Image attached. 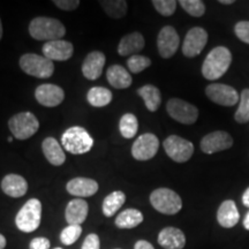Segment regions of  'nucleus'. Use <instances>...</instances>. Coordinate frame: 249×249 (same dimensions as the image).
Here are the masks:
<instances>
[{"instance_id": "obj_1", "label": "nucleus", "mask_w": 249, "mask_h": 249, "mask_svg": "<svg viewBox=\"0 0 249 249\" xmlns=\"http://www.w3.org/2000/svg\"><path fill=\"white\" fill-rule=\"evenodd\" d=\"M232 62V53L225 46H217L208 53L202 65V74L207 80L220 79Z\"/></svg>"}, {"instance_id": "obj_2", "label": "nucleus", "mask_w": 249, "mask_h": 249, "mask_svg": "<svg viewBox=\"0 0 249 249\" xmlns=\"http://www.w3.org/2000/svg\"><path fill=\"white\" fill-rule=\"evenodd\" d=\"M29 34L37 40L51 42L61 39L66 34V28L57 18L38 17L30 22Z\"/></svg>"}, {"instance_id": "obj_3", "label": "nucleus", "mask_w": 249, "mask_h": 249, "mask_svg": "<svg viewBox=\"0 0 249 249\" xmlns=\"http://www.w3.org/2000/svg\"><path fill=\"white\" fill-rule=\"evenodd\" d=\"M61 144L71 154L83 155L91 150L93 139L83 127L73 126L62 134Z\"/></svg>"}, {"instance_id": "obj_4", "label": "nucleus", "mask_w": 249, "mask_h": 249, "mask_svg": "<svg viewBox=\"0 0 249 249\" xmlns=\"http://www.w3.org/2000/svg\"><path fill=\"white\" fill-rule=\"evenodd\" d=\"M40 218H42V203L37 198H30L18 213L15 217V224L20 231L31 233L39 227Z\"/></svg>"}, {"instance_id": "obj_5", "label": "nucleus", "mask_w": 249, "mask_h": 249, "mask_svg": "<svg viewBox=\"0 0 249 249\" xmlns=\"http://www.w3.org/2000/svg\"><path fill=\"white\" fill-rule=\"evenodd\" d=\"M20 67L28 75L38 79H49L54 73L53 61L35 53L23 54L20 58Z\"/></svg>"}, {"instance_id": "obj_6", "label": "nucleus", "mask_w": 249, "mask_h": 249, "mask_svg": "<svg viewBox=\"0 0 249 249\" xmlns=\"http://www.w3.org/2000/svg\"><path fill=\"white\" fill-rule=\"evenodd\" d=\"M150 203L158 213L164 214H176L182 208L181 197L169 188L155 189L150 195Z\"/></svg>"}, {"instance_id": "obj_7", "label": "nucleus", "mask_w": 249, "mask_h": 249, "mask_svg": "<svg viewBox=\"0 0 249 249\" xmlns=\"http://www.w3.org/2000/svg\"><path fill=\"white\" fill-rule=\"evenodd\" d=\"M8 127L15 139L27 140L37 133L39 121L31 112H21L8 120Z\"/></svg>"}, {"instance_id": "obj_8", "label": "nucleus", "mask_w": 249, "mask_h": 249, "mask_svg": "<svg viewBox=\"0 0 249 249\" xmlns=\"http://www.w3.org/2000/svg\"><path fill=\"white\" fill-rule=\"evenodd\" d=\"M164 149L171 160L177 163H186L194 154V145L188 140L178 135H171L165 140Z\"/></svg>"}, {"instance_id": "obj_9", "label": "nucleus", "mask_w": 249, "mask_h": 249, "mask_svg": "<svg viewBox=\"0 0 249 249\" xmlns=\"http://www.w3.org/2000/svg\"><path fill=\"white\" fill-rule=\"evenodd\" d=\"M166 110L172 119L183 124H193L198 118L197 107L180 98L170 99L166 104Z\"/></svg>"}, {"instance_id": "obj_10", "label": "nucleus", "mask_w": 249, "mask_h": 249, "mask_svg": "<svg viewBox=\"0 0 249 249\" xmlns=\"http://www.w3.org/2000/svg\"><path fill=\"white\" fill-rule=\"evenodd\" d=\"M160 149V140L151 133L142 134L135 140L132 147V155L136 160H149L154 158Z\"/></svg>"}, {"instance_id": "obj_11", "label": "nucleus", "mask_w": 249, "mask_h": 249, "mask_svg": "<svg viewBox=\"0 0 249 249\" xmlns=\"http://www.w3.org/2000/svg\"><path fill=\"white\" fill-rule=\"evenodd\" d=\"M208 42L207 30L201 27H194L187 33L182 44V53L188 58H194L202 52Z\"/></svg>"}, {"instance_id": "obj_12", "label": "nucleus", "mask_w": 249, "mask_h": 249, "mask_svg": "<svg viewBox=\"0 0 249 249\" xmlns=\"http://www.w3.org/2000/svg\"><path fill=\"white\" fill-rule=\"evenodd\" d=\"M208 98L222 107H233L239 102V95L236 90L231 86L222 83H213L205 89Z\"/></svg>"}, {"instance_id": "obj_13", "label": "nucleus", "mask_w": 249, "mask_h": 249, "mask_svg": "<svg viewBox=\"0 0 249 249\" xmlns=\"http://www.w3.org/2000/svg\"><path fill=\"white\" fill-rule=\"evenodd\" d=\"M180 44V38L177 30L171 26H165L158 34L157 48L160 57L169 59L176 54Z\"/></svg>"}, {"instance_id": "obj_14", "label": "nucleus", "mask_w": 249, "mask_h": 249, "mask_svg": "<svg viewBox=\"0 0 249 249\" xmlns=\"http://www.w3.org/2000/svg\"><path fill=\"white\" fill-rule=\"evenodd\" d=\"M233 139L227 132L224 130H217L208 135H205L201 141V150L204 154L211 155L214 152L226 150V149L232 148Z\"/></svg>"}, {"instance_id": "obj_15", "label": "nucleus", "mask_w": 249, "mask_h": 249, "mask_svg": "<svg viewBox=\"0 0 249 249\" xmlns=\"http://www.w3.org/2000/svg\"><path fill=\"white\" fill-rule=\"evenodd\" d=\"M35 97L40 105L46 107H55L60 105L65 99V92L59 86L45 83L37 87Z\"/></svg>"}, {"instance_id": "obj_16", "label": "nucleus", "mask_w": 249, "mask_h": 249, "mask_svg": "<svg viewBox=\"0 0 249 249\" xmlns=\"http://www.w3.org/2000/svg\"><path fill=\"white\" fill-rule=\"evenodd\" d=\"M43 55L50 59L51 61H66L73 55L74 48L73 44L68 40L57 39L46 42L43 45Z\"/></svg>"}, {"instance_id": "obj_17", "label": "nucleus", "mask_w": 249, "mask_h": 249, "mask_svg": "<svg viewBox=\"0 0 249 249\" xmlns=\"http://www.w3.org/2000/svg\"><path fill=\"white\" fill-rule=\"evenodd\" d=\"M105 54L103 52L93 51L87 55L82 64V73L86 79L97 80L102 75L105 66Z\"/></svg>"}, {"instance_id": "obj_18", "label": "nucleus", "mask_w": 249, "mask_h": 249, "mask_svg": "<svg viewBox=\"0 0 249 249\" xmlns=\"http://www.w3.org/2000/svg\"><path fill=\"white\" fill-rule=\"evenodd\" d=\"M158 244L165 249H183L186 236L181 230L177 227H165L158 234Z\"/></svg>"}, {"instance_id": "obj_19", "label": "nucleus", "mask_w": 249, "mask_h": 249, "mask_svg": "<svg viewBox=\"0 0 249 249\" xmlns=\"http://www.w3.org/2000/svg\"><path fill=\"white\" fill-rule=\"evenodd\" d=\"M239 219H240V213L234 201L226 200L219 205L217 211V222L220 226L232 229L239 223Z\"/></svg>"}, {"instance_id": "obj_20", "label": "nucleus", "mask_w": 249, "mask_h": 249, "mask_svg": "<svg viewBox=\"0 0 249 249\" xmlns=\"http://www.w3.org/2000/svg\"><path fill=\"white\" fill-rule=\"evenodd\" d=\"M1 189L9 197H22L28 192V182L18 174H7L1 181Z\"/></svg>"}, {"instance_id": "obj_21", "label": "nucleus", "mask_w": 249, "mask_h": 249, "mask_svg": "<svg viewBox=\"0 0 249 249\" xmlns=\"http://www.w3.org/2000/svg\"><path fill=\"white\" fill-rule=\"evenodd\" d=\"M67 192L77 197H89L98 192V183L89 178H74L67 182Z\"/></svg>"}, {"instance_id": "obj_22", "label": "nucleus", "mask_w": 249, "mask_h": 249, "mask_svg": "<svg viewBox=\"0 0 249 249\" xmlns=\"http://www.w3.org/2000/svg\"><path fill=\"white\" fill-rule=\"evenodd\" d=\"M88 203L82 198L71 200L65 210V217L70 225H81L88 216Z\"/></svg>"}, {"instance_id": "obj_23", "label": "nucleus", "mask_w": 249, "mask_h": 249, "mask_svg": "<svg viewBox=\"0 0 249 249\" xmlns=\"http://www.w3.org/2000/svg\"><path fill=\"white\" fill-rule=\"evenodd\" d=\"M144 45V37L138 31H135V33L128 34L121 38L119 46H118V52L123 57H127V55L132 57V55L138 54L140 51H142Z\"/></svg>"}, {"instance_id": "obj_24", "label": "nucleus", "mask_w": 249, "mask_h": 249, "mask_svg": "<svg viewBox=\"0 0 249 249\" xmlns=\"http://www.w3.org/2000/svg\"><path fill=\"white\" fill-rule=\"evenodd\" d=\"M42 149L49 163L54 166H60L66 160L64 149L54 138H46L42 143Z\"/></svg>"}, {"instance_id": "obj_25", "label": "nucleus", "mask_w": 249, "mask_h": 249, "mask_svg": "<svg viewBox=\"0 0 249 249\" xmlns=\"http://www.w3.org/2000/svg\"><path fill=\"white\" fill-rule=\"evenodd\" d=\"M107 79L112 87L117 89L129 88L132 85L133 79L129 71L120 65H113L108 67L107 71Z\"/></svg>"}, {"instance_id": "obj_26", "label": "nucleus", "mask_w": 249, "mask_h": 249, "mask_svg": "<svg viewBox=\"0 0 249 249\" xmlns=\"http://www.w3.org/2000/svg\"><path fill=\"white\" fill-rule=\"evenodd\" d=\"M140 97L145 103V107L150 112H156L160 108L161 103V95L160 89L152 85L143 86L138 90Z\"/></svg>"}, {"instance_id": "obj_27", "label": "nucleus", "mask_w": 249, "mask_h": 249, "mask_svg": "<svg viewBox=\"0 0 249 249\" xmlns=\"http://www.w3.org/2000/svg\"><path fill=\"white\" fill-rule=\"evenodd\" d=\"M143 222V213L138 209H127L118 214L116 225L119 229H134Z\"/></svg>"}, {"instance_id": "obj_28", "label": "nucleus", "mask_w": 249, "mask_h": 249, "mask_svg": "<svg viewBox=\"0 0 249 249\" xmlns=\"http://www.w3.org/2000/svg\"><path fill=\"white\" fill-rule=\"evenodd\" d=\"M126 201V195L124 192L116 191L108 194L103 201V213L107 217H112L117 213V211L123 207Z\"/></svg>"}, {"instance_id": "obj_29", "label": "nucleus", "mask_w": 249, "mask_h": 249, "mask_svg": "<svg viewBox=\"0 0 249 249\" xmlns=\"http://www.w3.org/2000/svg\"><path fill=\"white\" fill-rule=\"evenodd\" d=\"M112 97H113V95H112L111 90L103 88V87H93L87 95L89 104L93 107H107L111 103Z\"/></svg>"}, {"instance_id": "obj_30", "label": "nucleus", "mask_w": 249, "mask_h": 249, "mask_svg": "<svg viewBox=\"0 0 249 249\" xmlns=\"http://www.w3.org/2000/svg\"><path fill=\"white\" fill-rule=\"evenodd\" d=\"M108 17L112 18H121L127 13V2L124 0H103L99 1Z\"/></svg>"}, {"instance_id": "obj_31", "label": "nucleus", "mask_w": 249, "mask_h": 249, "mask_svg": "<svg viewBox=\"0 0 249 249\" xmlns=\"http://www.w3.org/2000/svg\"><path fill=\"white\" fill-rule=\"evenodd\" d=\"M119 129L124 139H133L139 129L138 118L132 113H126L119 121Z\"/></svg>"}, {"instance_id": "obj_32", "label": "nucleus", "mask_w": 249, "mask_h": 249, "mask_svg": "<svg viewBox=\"0 0 249 249\" xmlns=\"http://www.w3.org/2000/svg\"><path fill=\"white\" fill-rule=\"evenodd\" d=\"M234 119L239 124L249 121V89H244L240 96V104L234 114Z\"/></svg>"}, {"instance_id": "obj_33", "label": "nucleus", "mask_w": 249, "mask_h": 249, "mask_svg": "<svg viewBox=\"0 0 249 249\" xmlns=\"http://www.w3.org/2000/svg\"><path fill=\"white\" fill-rule=\"evenodd\" d=\"M179 4L187 13L194 18H201L205 13L204 2L201 0H181L179 1Z\"/></svg>"}, {"instance_id": "obj_34", "label": "nucleus", "mask_w": 249, "mask_h": 249, "mask_svg": "<svg viewBox=\"0 0 249 249\" xmlns=\"http://www.w3.org/2000/svg\"><path fill=\"white\" fill-rule=\"evenodd\" d=\"M151 65V60L148 57H144V55L135 54L129 57L128 60H127V67L128 70L134 74L141 73L148 68Z\"/></svg>"}, {"instance_id": "obj_35", "label": "nucleus", "mask_w": 249, "mask_h": 249, "mask_svg": "<svg viewBox=\"0 0 249 249\" xmlns=\"http://www.w3.org/2000/svg\"><path fill=\"white\" fill-rule=\"evenodd\" d=\"M81 233H82V227H81V225H68L61 231L60 240L64 245L71 246L77 241Z\"/></svg>"}, {"instance_id": "obj_36", "label": "nucleus", "mask_w": 249, "mask_h": 249, "mask_svg": "<svg viewBox=\"0 0 249 249\" xmlns=\"http://www.w3.org/2000/svg\"><path fill=\"white\" fill-rule=\"evenodd\" d=\"M152 5L163 17H171L177 9L176 0H154Z\"/></svg>"}, {"instance_id": "obj_37", "label": "nucleus", "mask_w": 249, "mask_h": 249, "mask_svg": "<svg viewBox=\"0 0 249 249\" xmlns=\"http://www.w3.org/2000/svg\"><path fill=\"white\" fill-rule=\"evenodd\" d=\"M234 33L241 42L249 44V21H240L235 24Z\"/></svg>"}, {"instance_id": "obj_38", "label": "nucleus", "mask_w": 249, "mask_h": 249, "mask_svg": "<svg viewBox=\"0 0 249 249\" xmlns=\"http://www.w3.org/2000/svg\"><path fill=\"white\" fill-rule=\"evenodd\" d=\"M101 248V241L97 234L91 233V234L87 235V238L83 241L82 248L81 249H99Z\"/></svg>"}, {"instance_id": "obj_39", "label": "nucleus", "mask_w": 249, "mask_h": 249, "mask_svg": "<svg viewBox=\"0 0 249 249\" xmlns=\"http://www.w3.org/2000/svg\"><path fill=\"white\" fill-rule=\"evenodd\" d=\"M53 4L62 11H74L79 7V0H54Z\"/></svg>"}, {"instance_id": "obj_40", "label": "nucleus", "mask_w": 249, "mask_h": 249, "mask_svg": "<svg viewBox=\"0 0 249 249\" xmlns=\"http://www.w3.org/2000/svg\"><path fill=\"white\" fill-rule=\"evenodd\" d=\"M50 245L51 244H50L49 239L39 236V238H35L31 240L29 249H49Z\"/></svg>"}, {"instance_id": "obj_41", "label": "nucleus", "mask_w": 249, "mask_h": 249, "mask_svg": "<svg viewBox=\"0 0 249 249\" xmlns=\"http://www.w3.org/2000/svg\"><path fill=\"white\" fill-rule=\"evenodd\" d=\"M134 249H155L150 242L145 240H139L134 246Z\"/></svg>"}, {"instance_id": "obj_42", "label": "nucleus", "mask_w": 249, "mask_h": 249, "mask_svg": "<svg viewBox=\"0 0 249 249\" xmlns=\"http://www.w3.org/2000/svg\"><path fill=\"white\" fill-rule=\"evenodd\" d=\"M242 203H244L245 207L249 208V187L245 191L244 195H242Z\"/></svg>"}, {"instance_id": "obj_43", "label": "nucleus", "mask_w": 249, "mask_h": 249, "mask_svg": "<svg viewBox=\"0 0 249 249\" xmlns=\"http://www.w3.org/2000/svg\"><path fill=\"white\" fill-rule=\"evenodd\" d=\"M244 227L249 231V211L246 213V217L244 218Z\"/></svg>"}, {"instance_id": "obj_44", "label": "nucleus", "mask_w": 249, "mask_h": 249, "mask_svg": "<svg viewBox=\"0 0 249 249\" xmlns=\"http://www.w3.org/2000/svg\"><path fill=\"white\" fill-rule=\"evenodd\" d=\"M6 244H7L6 238L2 234H0V249H4L6 247Z\"/></svg>"}, {"instance_id": "obj_45", "label": "nucleus", "mask_w": 249, "mask_h": 249, "mask_svg": "<svg viewBox=\"0 0 249 249\" xmlns=\"http://www.w3.org/2000/svg\"><path fill=\"white\" fill-rule=\"evenodd\" d=\"M219 2L223 5H232L234 4V0H220Z\"/></svg>"}, {"instance_id": "obj_46", "label": "nucleus", "mask_w": 249, "mask_h": 249, "mask_svg": "<svg viewBox=\"0 0 249 249\" xmlns=\"http://www.w3.org/2000/svg\"><path fill=\"white\" fill-rule=\"evenodd\" d=\"M2 37V23H1V18H0V39Z\"/></svg>"}, {"instance_id": "obj_47", "label": "nucleus", "mask_w": 249, "mask_h": 249, "mask_svg": "<svg viewBox=\"0 0 249 249\" xmlns=\"http://www.w3.org/2000/svg\"><path fill=\"white\" fill-rule=\"evenodd\" d=\"M12 141H13V138H12V136H9V138H8V142H12Z\"/></svg>"}, {"instance_id": "obj_48", "label": "nucleus", "mask_w": 249, "mask_h": 249, "mask_svg": "<svg viewBox=\"0 0 249 249\" xmlns=\"http://www.w3.org/2000/svg\"><path fill=\"white\" fill-rule=\"evenodd\" d=\"M54 249H62V248H54Z\"/></svg>"}, {"instance_id": "obj_49", "label": "nucleus", "mask_w": 249, "mask_h": 249, "mask_svg": "<svg viewBox=\"0 0 249 249\" xmlns=\"http://www.w3.org/2000/svg\"><path fill=\"white\" fill-rule=\"evenodd\" d=\"M118 249H119V248H118Z\"/></svg>"}]
</instances>
